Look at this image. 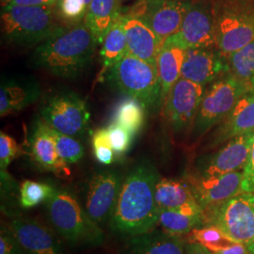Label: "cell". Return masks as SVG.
<instances>
[{
    "mask_svg": "<svg viewBox=\"0 0 254 254\" xmlns=\"http://www.w3.org/2000/svg\"><path fill=\"white\" fill-rule=\"evenodd\" d=\"M159 178L158 171L149 160L136 163L129 171L109 220L115 233L127 237L138 236L158 224L160 209L155 200V190Z\"/></svg>",
    "mask_w": 254,
    "mask_h": 254,
    "instance_id": "cell-1",
    "label": "cell"
},
{
    "mask_svg": "<svg viewBox=\"0 0 254 254\" xmlns=\"http://www.w3.org/2000/svg\"><path fill=\"white\" fill-rule=\"evenodd\" d=\"M98 45L91 29L83 21L64 27L37 46L31 64L63 78H73L91 64Z\"/></svg>",
    "mask_w": 254,
    "mask_h": 254,
    "instance_id": "cell-2",
    "label": "cell"
},
{
    "mask_svg": "<svg viewBox=\"0 0 254 254\" xmlns=\"http://www.w3.org/2000/svg\"><path fill=\"white\" fill-rule=\"evenodd\" d=\"M46 214L55 231L70 245L97 247L104 243L105 234L72 192L56 189L46 200Z\"/></svg>",
    "mask_w": 254,
    "mask_h": 254,
    "instance_id": "cell-3",
    "label": "cell"
},
{
    "mask_svg": "<svg viewBox=\"0 0 254 254\" xmlns=\"http://www.w3.org/2000/svg\"><path fill=\"white\" fill-rule=\"evenodd\" d=\"M56 6L5 5L1 9L4 40L16 46H39L63 27Z\"/></svg>",
    "mask_w": 254,
    "mask_h": 254,
    "instance_id": "cell-4",
    "label": "cell"
},
{
    "mask_svg": "<svg viewBox=\"0 0 254 254\" xmlns=\"http://www.w3.org/2000/svg\"><path fill=\"white\" fill-rule=\"evenodd\" d=\"M216 46L227 57L254 41V0H214Z\"/></svg>",
    "mask_w": 254,
    "mask_h": 254,
    "instance_id": "cell-5",
    "label": "cell"
},
{
    "mask_svg": "<svg viewBox=\"0 0 254 254\" xmlns=\"http://www.w3.org/2000/svg\"><path fill=\"white\" fill-rule=\"evenodd\" d=\"M109 81L127 96L139 101L147 109L161 105V83L157 66L127 53L109 70Z\"/></svg>",
    "mask_w": 254,
    "mask_h": 254,
    "instance_id": "cell-6",
    "label": "cell"
},
{
    "mask_svg": "<svg viewBox=\"0 0 254 254\" xmlns=\"http://www.w3.org/2000/svg\"><path fill=\"white\" fill-rule=\"evenodd\" d=\"M248 92L251 91L230 71L209 84L193 123V136H204L211 129L218 126Z\"/></svg>",
    "mask_w": 254,
    "mask_h": 254,
    "instance_id": "cell-7",
    "label": "cell"
},
{
    "mask_svg": "<svg viewBox=\"0 0 254 254\" xmlns=\"http://www.w3.org/2000/svg\"><path fill=\"white\" fill-rule=\"evenodd\" d=\"M207 225L218 228L228 238L248 246L254 240V194L241 191L205 216Z\"/></svg>",
    "mask_w": 254,
    "mask_h": 254,
    "instance_id": "cell-8",
    "label": "cell"
},
{
    "mask_svg": "<svg viewBox=\"0 0 254 254\" xmlns=\"http://www.w3.org/2000/svg\"><path fill=\"white\" fill-rule=\"evenodd\" d=\"M41 116L51 128L69 136H81L89 127L87 105L74 92H62L49 97L41 109Z\"/></svg>",
    "mask_w": 254,
    "mask_h": 254,
    "instance_id": "cell-9",
    "label": "cell"
},
{
    "mask_svg": "<svg viewBox=\"0 0 254 254\" xmlns=\"http://www.w3.org/2000/svg\"><path fill=\"white\" fill-rule=\"evenodd\" d=\"M164 43L184 50L216 46L213 1L193 0L180 29Z\"/></svg>",
    "mask_w": 254,
    "mask_h": 254,
    "instance_id": "cell-10",
    "label": "cell"
},
{
    "mask_svg": "<svg viewBox=\"0 0 254 254\" xmlns=\"http://www.w3.org/2000/svg\"><path fill=\"white\" fill-rule=\"evenodd\" d=\"M193 0H139L127 13L143 21L163 42L175 34Z\"/></svg>",
    "mask_w": 254,
    "mask_h": 254,
    "instance_id": "cell-11",
    "label": "cell"
},
{
    "mask_svg": "<svg viewBox=\"0 0 254 254\" xmlns=\"http://www.w3.org/2000/svg\"><path fill=\"white\" fill-rule=\"evenodd\" d=\"M205 87L180 77L164 100V117L178 133L192 128Z\"/></svg>",
    "mask_w": 254,
    "mask_h": 254,
    "instance_id": "cell-12",
    "label": "cell"
},
{
    "mask_svg": "<svg viewBox=\"0 0 254 254\" xmlns=\"http://www.w3.org/2000/svg\"><path fill=\"white\" fill-rule=\"evenodd\" d=\"M185 179L206 216L242 191L243 171L216 176H199L190 173L185 176Z\"/></svg>",
    "mask_w": 254,
    "mask_h": 254,
    "instance_id": "cell-13",
    "label": "cell"
},
{
    "mask_svg": "<svg viewBox=\"0 0 254 254\" xmlns=\"http://www.w3.org/2000/svg\"><path fill=\"white\" fill-rule=\"evenodd\" d=\"M254 141V131L228 140L212 154L200 156L192 173L199 176H216L243 171Z\"/></svg>",
    "mask_w": 254,
    "mask_h": 254,
    "instance_id": "cell-14",
    "label": "cell"
},
{
    "mask_svg": "<svg viewBox=\"0 0 254 254\" xmlns=\"http://www.w3.org/2000/svg\"><path fill=\"white\" fill-rule=\"evenodd\" d=\"M121 173L114 170L94 173L89 182L85 209L97 224L110 220L118 201L123 184Z\"/></svg>",
    "mask_w": 254,
    "mask_h": 254,
    "instance_id": "cell-15",
    "label": "cell"
},
{
    "mask_svg": "<svg viewBox=\"0 0 254 254\" xmlns=\"http://www.w3.org/2000/svg\"><path fill=\"white\" fill-rule=\"evenodd\" d=\"M229 72L227 57L217 46L191 48L185 52L181 77L206 87Z\"/></svg>",
    "mask_w": 254,
    "mask_h": 254,
    "instance_id": "cell-16",
    "label": "cell"
},
{
    "mask_svg": "<svg viewBox=\"0 0 254 254\" xmlns=\"http://www.w3.org/2000/svg\"><path fill=\"white\" fill-rule=\"evenodd\" d=\"M8 227L27 254H66L54 233L36 219L13 218Z\"/></svg>",
    "mask_w": 254,
    "mask_h": 254,
    "instance_id": "cell-17",
    "label": "cell"
},
{
    "mask_svg": "<svg viewBox=\"0 0 254 254\" xmlns=\"http://www.w3.org/2000/svg\"><path fill=\"white\" fill-rule=\"evenodd\" d=\"M254 131V91L246 93L209 138L208 149H214L228 140Z\"/></svg>",
    "mask_w": 254,
    "mask_h": 254,
    "instance_id": "cell-18",
    "label": "cell"
},
{
    "mask_svg": "<svg viewBox=\"0 0 254 254\" xmlns=\"http://www.w3.org/2000/svg\"><path fill=\"white\" fill-rule=\"evenodd\" d=\"M127 36L128 54L156 65L164 42L143 21L128 13H122Z\"/></svg>",
    "mask_w": 254,
    "mask_h": 254,
    "instance_id": "cell-19",
    "label": "cell"
},
{
    "mask_svg": "<svg viewBox=\"0 0 254 254\" xmlns=\"http://www.w3.org/2000/svg\"><path fill=\"white\" fill-rule=\"evenodd\" d=\"M30 151L33 160L41 169L58 175L70 174L69 165L58 154L49 126L42 118L34 124L30 136Z\"/></svg>",
    "mask_w": 254,
    "mask_h": 254,
    "instance_id": "cell-20",
    "label": "cell"
},
{
    "mask_svg": "<svg viewBox=\"0 0 254 254\" xmlns=\"http://www.w3.org/2000/svg\"><path fill=\"white\" fill-rule=\"evenodd\" d=\"M155 200L160 210H176L189 214L205 215L195 199L188 181L161 177L156 184Z\"/></svg>",
    "mask_w": 254,
    "mask_h": 254,
    "instance_id": "cell-21",
    "label": "cell"
},
{
    "mask_svg": "<svg viewBox=\"0 0 254 254\" xmlns=\"http://www.w3.org/2000/svg\"><path fill=\"white\" fill-rule=\"evenodd\" d=\"M183 236L152 230L130 236L123 246V254H187Z\"/></svg>",
    "mask_w": 254,
    "mask_h": 254,
    "instance_id": "cell-22",
    "label": "cell"
},
{
    "mask_svg": "<svg viewBox=\"0 0 254 254\" xmlns=\"http://www.w3.org/2000/svg\"><path fill=\"white\" fill-rule=\"evenodd\" d=\"M41 96L36 81L26 78H2L0 85V116L14 114L34 104Z\"/></svg>",
    "mask_w": 254,
    "mask_h": 254,
    "instance_id": "cell-23",
    "label": "cell"
},
{
    "mask_svg": "<svg viewBox=\"0 0 254 254\" xmlns=\"http://www.w3.org/2000/svg\"><path fill=\"white\" fill-rule=\"evenodd\" d=\"M122 14L120 0H91L84 18L98 44Z\"/></svg>",
    "mask_w": 254,
    "mask_h": 254,
    "instance_id": "cell-24",
    "label": "cell"
},
{
    "mask_svg": "<svg viewBox=\"0 0 254 254\" xmlns=\"http://www.w3.org/2000/svg\"><path fill=\"white\" fill-rule=\"evenodd\" d=\"M186 50L164 43L157 56L156 66L161 83V105L173 85L181 77L182 66Z\"/></svg>",
    "mask_w": 254,
    "mask_h": 254,
    "instance_id": "cell-25",
    "label": "cell"
},
{
    "mask_svg": "<svg viewBox=\"0 0 254 254\" xmlns=\"http://www.w3.org/2000/svg\"><path fill=\"white\" fill-rule=\"evenodd\" d=\"M127 53V36L121 14L118 20L109 29L102 43L101 58L103 63V70L101 73H105L110 68H112Z\"/></svg>",
    "mask_w": 254,
    "mask_h": 254,
    "instance_id": "cell-26",
    "label": "cell"
},
{
    "mask_svg": "<svg viewBox=\"0 0 254 254\" xmlns=\"http://www.w3.org/2000/svg\"><path fill=\"white\" fill-rule=\"evenodd\" d=\"M158 224L163 231L173 235H189L196 229L207 226L205 215L189 214L176 210H160Z\"/></svg>",
    "mask_w": 254,
    "mask_h": 254,
    "instance_id": "cell-27",
    "label": "cell"
},
{
    "mask_svg": "<svg viewBox=\"0 0 254 254\" xmlns=\"http://www.w3.org/2000/svg\"><path fill=\"white\" fill-rule=\"evenodd\" d=\"M229 71L248 90L254 91V41L227 56Z\"/></svg>",
    "mask_w": 254,
    "mask_h": 254,
    "instance_id": "cell-28",
    "label": "cell"
},
{
    "mask_svg": "<svg viewBox=\"0 0 254 254\" xmlns=\"http://www.w3.org/2000/svg\"><path fill=\"white\" fill-rule=\"evenodd\" d=\"M145 110L139 101L127 96L116 106L112 122L126 127L133 135H136L144 126Z\"/></svg>",
    "mask_w": 254,
    "mask_h": 254,
    "instance_id": "cell-29",
    "label": "cell"
},
{
    "mask_svg": "<svg viewBox=\"0 0 254 254\" xmlns=\"http://www.w3.org/2000/svg\"><path fill=\"white\" fill-rule=\"evenodd\" d=\"M56 188L40 182L26 180L19 188V204L23 208H32L46 202L54 193Z\"/></svg>",
    "mask_w": 254,
    "mask_h": 254,
    "instance_id": "cell-30",
    "label": "cell"
},
{
    "mask_svg": "<svg viewBox=\"0 0 254 254\" xmlns=\"http://www.w3.org/2000/svg\"><path fill=\"white\" fill-rule=\"evenodd\" d=\"M190 241L198 242L211 253H217L228 246L232 245L235 241L228 238L218 228L213 225H207L204 227L196 229L189 234Z\"/></svg>",
    "mask_w": 254,
    "mask_h": 254,
    "instance_id": "cell-31",
    "label": "cell"
},
{
    "mask_svg": "<svg viewBox=\"0 0 254 254\" xmlns=\"http://www.w3.org/2000/svg\"><path fill=\"white\" fill-rule=\"evenodd\" d=\"M50 133L54 138L58 154L65 163L70 165L81 160L84 156V148L73 136L61 133L49 127Z\"/></svg>",
    "mask_w": 254,
    "mask_h": 254,
    "instance_id": "cell-32",
    "label": "cell"
},
{
    "mask_svg": "<svg viewBox=\"0 0 254 254\" xmlns=\"http://www.w3.org/2000/svg\"><path fill=\"white\" fill-rule=\"evenodd\" d=\"M88 4L85 0H63L57 4L59 17L66 26H74L84 21Z\"/></svg>",
    "mask_w": 254,
    "mask_h": 254,
    "instance_id": "cell-33",
    "label": "cell"
},
{
    "mask_svg": "<svg viewBox=\"0 0 254 254\" xmlns=\"http://www.w3.org/2000/svg\"><path fill=\"white\" fill-rule=\"evenodd\" d=\"M92 148L96 160L103 165H110L114 160L115 152L111 146L109 130L101 128L94 132L92 136Z\"/></svg>",
    "mask_w": 254,
    "mask_h": 254,
    "instance_id": "cell-34",
    "label": "cell"
},
{
    "mask_svg": "<svg viewBox=\"0 0 254 254\" xmlns=\"http://www.w3.org/2000/svg\"><path fill=\"white\" fill-rule=\"evenodd\" d=\"M111 146L116 154H125L130 149L133 134L126 127L111 122L108 127Z\"/></svg>",
    "mask_w": 254,
    "mask_h": 254,
    "instance_id": "cell-35",
    "label": "cell"
},
{
    "mask_svg": "<svg viewBox=\"0 0 254 254\" xmlns=\"http://www.w3.org/2000/svg\"><path fill=\"white\" fill-rule=\"evenodd\" d=\"M19 146L13 137L4 132L0 133V169L7 171L11 161L17 156Z\"/></svg>",
    "mask_w": 254,
    "mask_h": 254,
    "instance_id": "cell-36",
    "label": "cell"
},
{
    "mask_svg": "<svg viewBox=\"0 0 254 254\" xmlns=\"http://www.w3.org/2000/svg\"><path fill=\"white\" fill-rule=\"evenodd\" d=\"M0 254H27L6 226L0 231Z\"/></svg>",
    "mask_w": 254,
    "mask_h": 254,
    "instance_id": "cell-37",
    "label": "cell"
},
{
    "mask_svg": "<svg viewBox=\"0 0 254 254\" xmlns=\"http://www.w3.org/2000/svg\"><path fill=\"white\" fill-rule=\"evenodd\" d=\"M241 190L254 194V141L249 154L248 161L243 169Z\"/></svg>",
    "mask_w": 254,
    "mask_h": 254,
    "instance_id": "cell-38",
    "label": "cell"
},
{
    "mask_svg": "<svg viewBox=\"0 0 254 254\" xmlns=\"http://www.w3.org/2000/svg\"><path fill=\"white\" fill-rule=\"evenodd\" d=\"M58 0H9L5 5L20 6H56ZM4 5V6H5Z\"/></svg>",
    "mask_w": 254,
    "mask_h": 254,
    "instance_id": "cell-39",
    "label": "cell"
},
{
    "mask_svg": "<svg viewBox=\"0 0 254 254\" xmlns=\"http://www.w3.org/2000/svg\"><path fill=\"white\" fill-rule=\"evenodd\" d=\"M215 254H251L247 246L241 243H233L232 245L228 246L226 248L219 250Z\"/></svg>",
    "mask_w": 254,
    "mask_h": 254,
    "instance_id": "cell-40",
    "label": "cell"
},
{
    "mask_svg": "<svg viewBox=\"0 0 254 254\" xmlns=\"http://www.w3.org/2000/svg\"><path fill=\"white\" fill-rule=\"evenodd\" d=\"M187 254H212L208 249L195 241H189L186 246Z\"/></svg>",
    "mask_w": 254,
    "mask_h": 254,
    "instance_id": "cell-41",
    "label": "cell"
},
{
    "mask_svg": "<svg viewBox=\"0 0 254 254\" xmlns=\"http://www.w3.org/2000/svg\"><path fill=\"white\" fill-rule=\"evenodd\" d=\"M247 248H248L250 254H254V240L253 242H251L249 245L247 246Z\"/></svg>",
    "mask_w": 254,
    "mask_h": 254,
    "instance_id": "cell-42",
    "label": "cell"
},
{
    "mask_svg": "<svg viewBox=\"0 0 254 254\" xmlns=\"http://www.w3.org/2000/svg\"><path fill=\"white\" fill-rule=\"evenodd\" d=\"M61 1H63V0H58V3H59V2H61ZM85 1H86V3L88 4V7H89V5H90V3H91V0H85ZM58 3H57V4H58Z\"/></svg>",
    "mask_w": 254,
    "mask_h": 254,
    "instance_id": "cell-43",
    "label": "cell"
},
{
    "mask_svg": "<svg viewBox=\"0 0 254 254\" xmlns=\"http://www.w3.org/2000/svg\"><path fill=\"white\" fill-rule=\"evenodd\" d=\"M9 0H1V3H2V6H4Z\"/></svg>",
    "mask_w": 254,
    "mask_h": 254,
    "instance_id": "cell-44",
    "label": "cell"
},
{
    "mask_svg": "<svg viewBox=\"0 0 254 254\" xmlns=\"http://www.w3.org/2000/svg\"><path fill=\"white\" fill-rule=\"evenodd\" d=\"M211 254H213V253H211Z\"/></svg>",
    "mask_w": 254,
    "mask_h": 254,
    "instance_id": "cell-45",
    "label": "cell"
}]
</instances>
